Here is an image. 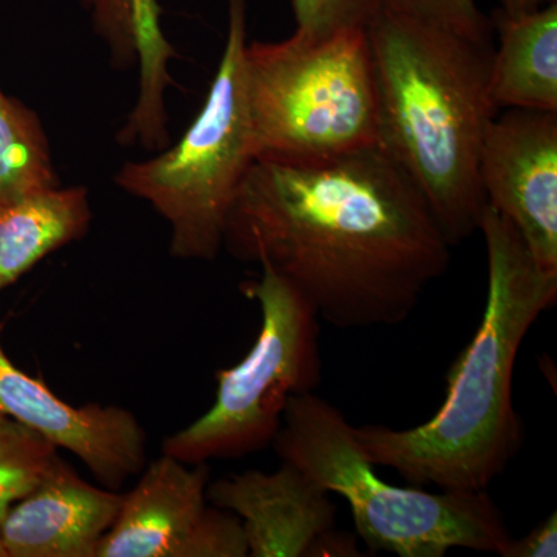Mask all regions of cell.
<instances>
[{"label":"cell","instance_id":"obj_1","mask_svg":"<svg viewBox=\"0 0 557 557\" xmlns=\"http://www.w3.org/2000/svg\"><path fill=\"white\" fill-rule=\"evenodd\" d=\"M223 247L298 289L341 330L398 325L450 263L416 186L379 148L332 160H256L226 218Z\"/></svg>","mask_w":557,"mask_h":557},{"label":"cell","instance_id":"obj_2","mask_svg":"<svg viewBox=\"0 0 557 557\" xmlns=\"http://www.w3.org/2000/svg\"><path fill=\"white\" fill-rule=\"evenodd\" d=\"M479 231L487 258L485 310L449 370L442 408L416 428L354 426L369 460L413 486L486 491L522 446L512 403L516 359L531 325L556 304L557 274L539 267L516 226L490 205Z\"/></svg>","mask_w":557,"mask_h":557},{"label":"cell","instance_id":"obj_3","mask_svg":"<svg viewBox=\"0 0 557 557\" xmlns=\"http://www.w3.org/2000/svg\"><path fill=\"white\" fill-rule=\"evenodd\" d=\"M376 146L426 201L450 245L479 231L486 199L480 152L497 115L490 94L494 44H480L383 10L368 27Z\"/></svg>","mask_w":557,"mask_h":557},{"label":"cell","instance_id":"obj_4","mask_svg":"<svg viewBox=\"0 0 557 557\" xmlns=\"http://www.w3.org/2000/svg\"><path fill=\"white\" fill-rule=\"evenodd\" d=\"M271 445L282 461L347 502L358 536L372 552L443 557L465 548L504 557L511 542L486 491L429 493L381 479L346 416L314 392L289 398Z\"/></svg>","mask_w":557,"mask_h":557},{"label":"cell","instance_id":"obj_5","mask_svg":"<svg viewBox=\"0 0 557 557\" xmlns=\"http://www.w3.org/2000/svg\"><path fill=\"white\" fill-rule=\"evenodd\" d=\"M244 79L256 160L311 163L379 141L368 30L247 42Z\"/></svg>","mask_w":557,"mask_h":557},{"label":"cell","instance_id":"obj_6","mask_svg":"<svg viewBox=\"0 0 557 557\" xmlns=\"http://www.w3.org/2000/svg\"><path fill=\"white\" fill-rule=\"evenodd\" d=\"M228 36L207 101L174 148L126 163L115 183L171 225V255L212 260L223 248L231 205L256 161L245 95L247 0H228Z\"/></svg>","mask_w":557,"mask_h":557},{"label":"cell","instance_id":"obj_7","mask_svg":"<svg viewBox=\"0 0 557 557\" xmlns=\"http://www.w3.org/2000/svg\"><path fill=\"white\" fill-rule=\"evenodd\" d=\"M245 292L258 299L262 325L239 364L215 373L214 405L188 428L164 438L163 454L188 465L237 458L276 437L289 398L317 391L322 379L319 318L306 298L262 269Z\"/></svg>","mask_w":557,"mask_h":557},{"label":"cell","instance_id":"obj_8","mask_svg":"<svg viewBox=\"0 0 557 557\" xmlns=\"http://www.w3.org/2000/svg\"><path fill=\"white\" fill-rule=\"evenodd\" d=\"M207 463L163 454L124 494L95 557H247L240 519L209 507Z\"/></svg>","mask_w":557,"mask_h":557},{"label":"cell","instance_id":"obj_9","mask_svg":"<svg viewBox=\"0 0 557 557\" xmlns=\"http://www.w3.org/2000/svg\"><path fill=\"white\" fill-rule=\"evenodd\" d=\"M479 172L486 205L516 226L542 270L557 274V112L497 113Z\"/></svg>","mask_w":557,"mask_h":557},{"label":"cell","instance_id":"obj_10","mask_svg":"<svg viewBox=\"0 0 557 557\" xmlns=\"http://www.w3.org/2000/svg\"><path fill=\"white\" fill-rule=\"evenodd\" d=\"M0 413L79 458L108 490L145 469L146 432L131 410L97 403L76 408L22 372L0 344Z\"/></svg>","mask_w":557,"mask_h":557},{"label":"cell","instance_id":"obj_11","mask_svg":"<svg viewBox=\"0 0 557 557\" xmlns=\"http://www.w3.org/2000/svg\"><path fill=\"white\" fill-rule=\"evenodd\" d=\"M208 502L240 519L251 557L329 556L336 505L306 472L282 461L274 472L247 471L208 485Z\"/></svg>","mask_w":557,"mask_h":557},{"label":"cell","instance_id":"obj_12","mask_svg":"<svg viewBox=\"0 0 557 557\" xmlns=\"http://www.w3.org/2000/svg\"><path fill=\"white\" fill-rule=\"evenodd\" d=\"M124 494L97 487L58 454L30 493L0 522L5 557H95L119 516Z\"/></svg>","mask_w":557,"mask_h":557},{"label":"cell","instance_id":"obj_13","mask_svg":"<svg viewBox=\"0 0 557 557\" xmlns=\"http://www.w3.org/2000/svg\"><path fill=\"white\" fill-rule=\"evenodd\" d=\"M498 49L491 57L490 94L507 109L557 112V2L531 13L491 17Z\"/></svg>","mask_w":557,"mask_h":557},{"label":"cell","instance_id":"obj_14","mask_svg":"<svg viewBox=\"0 0 557 557\" xmlns=\"http://www.w3.org/2000/svg\"><path fill=\"white\" fill-rule=\"evenodd\" d=\"M86 188H51L0 201V292L89 231Z\"/></svg>","mask_w":557,"mask_h":557},{"label":"cell","instance_id":"obj_15","mask_svg":"<svg viewBox=\"0 0 557 557\" xmlns=\"http://www.w3.org/2000/svg\"><path fill=\"white\" fill-rule=\"evenodd\" d=\"M60 186L40 119L0 87V201Z\"/></svg>","mask_w":557,"mask_h":557},{"label":"cell","instance_id":"obj_16","mask_svg":"<svg viewBox=\"0 0 557 557\" xmlns=\"http://www.w3.org/2000/svg\"><path fill=\"white\" fill-rule=\"evenodd\" d=\"M58 456L46 438L0 413V522L11 505L30 493ZM0 557H5L0 545Z\"/></svg>","mask_w":557,"mask_h":557},{"label":"cell","instance_id":"obj_17","mask_svg":"<svg viewBox=\"0 0 557 557\" xmlns=\"http://www.w3.org/2000/svg\"><path fill=\"white\" fill-rule=\"evenodd\" d=\"M383 10L426 22L480 44H493V21L478 0H384Z\"/></svg>","mask_w":557,"mask_h":557},{"label":"cell","instance_id":"obj_18","mask_svg":"<svg viewBox=\"0 0 557 557\" xmlns=\"http://www.w3.org/2000/svg\"><path fill=\"white\" fill-rule=\"evenodd\" d=\"M296 33L325 38L344 30H368L384 0H292Z\"/></svg>","mask_w":557,"mask_h":557},{"label":"cell","instance_id":"obj_19","mask_svg":"<svg viewBox=\"0 0 557 557\" xmlns=\"http://www.w3.org/2000/svg\"><path fill=\"white\" fill-rule=\"evenodd\" d=\"M557 515L552 512L525 537L511 539L504 557H556Z\"/></svg>","mask_w":557,"mask_h":557},{"label":"cell","instance_id":"obj_20","mask_svg":"<svg viewBox=\"0 0 557 557\" xmlns=\"http://www.w3.org/2000/svg\"><path fill=\"white\" fill-rule=\"evenodd\" d=\"M549 2L555 0H498V10L509 16H520L536 11Z\"/></svg>","mask_w":557,"mask_h":557}]
</instances>
